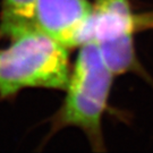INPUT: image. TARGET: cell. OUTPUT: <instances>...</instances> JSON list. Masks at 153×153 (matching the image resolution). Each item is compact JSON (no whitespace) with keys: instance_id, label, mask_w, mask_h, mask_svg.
<instances>
[{"instance_id":"cell-1","label":"cell","mask_w":153,"mask_h":153,"mask_svg":"<svg viewBox=\"0 0 153 153\" xmlns=\"http://www.w3.org/2000/svg\"><path fill=\"white\" fill-rule=\"evenodd\" d=\"M114 77L95 42L81 45L71 66L64 102L52 118L51 134L66 127H76L84 133L93 151H105L102 119Z\"/></svg>"},{"instance_id":"cell-5","label":"cell","mask_w":153,"mask_h":153,"mask_svg":"<svg viewBox=\"0 0 153 153\" xmlns=\"http://www.w3.org/2000/svg\"><path fill=\"white\" fill-rule=\"evenodd\" d=\"M36 0H2L0 11V39L13 38L35 27L34 6Z\"/></svg>"},{"instance_id":"cell-2","label":"cell","mask_w":153,"mask_h":153,"mask_svg":"<svg viewBox=\"0 0 153 153\" xmlns=\"http://www.w3.org/2000/svg\"><path fill=\"white\" fill-rule=\"evenodd\" d=\"M68 51L36 26L14 35L0 49V98L30 88L65 90L71 71Z\"/></svg>"},{"instance_id":"cell-6","label":"cell","mask_w":153,"mask_h":153,"mask_svg":"<svg viewBox=\"0 0 153 153\" xmlns=\"http://www.w3.org/2000/svg\"><path fill=\"white\" fill-rule=\"evenodd\" d=\"M153 30V10L135 15V31Z\"/></svg>"},{"instance_id":"cell-4","label":"cell","mask_w":153,"mask_h":153,"mask_svg":"<svg viewBox=\"0 0 153 153\" xmlns=\"http://www.w3.org/2000/svg\"><path fill=\"white\" fill-rule=\"evenodd\" d=\"M92 41L97 44L134 39L135 14L129 0H94Z\"/></svg>"},{"instance_id":"cell-3","label":"cell","mask_w":153,"mask_h":153,"mask_svg":"<svg viewBox=\"0 0 153 153\" xmlns=\"http://www.w3.org/2000/svg\"><path fill=\"white\" fill-rule=\"evenodd\" d=\"M34 24L68 50L92 41L93 5L88 0H36Z\"/></svg>"}]
</instances>
